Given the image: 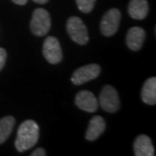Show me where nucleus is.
Wrapping results in <instances>:
<instances>
[{
  "label": "nucleus",
  "instance_id": "nucleus-1",
  "mask_svg": "<svg viewBox=\"0 0 156 156\" xmlns=\"http://www.w3.org/2000/svg\"><path fill=\"white\" fill-rule=\"evenodd\" d=\"M39 139V127L32 120H27L18 128L15 147L20 153L29 150L37 144Z\"/></svg>",
  "mask_w": 156,
  "mask_h": 156
},
{
  "label": "nucleus",
  "instance_id": "nucleus-2",
  "mask_svg": "<svg viewBox=\"0 0 156 156\" xmlns=\"http://www.w3.org/2000/svg\"><path fill=\"white\" fill-rule=\"evenodd\" d=\"M50 29V17L49 12L43 9L37 8L34 11L30 21L31 32L37 37L47 35Z\"/></svg>",
  "mask_w": 156,
  "mask_h": 156
},
{
  "label": "nucleus",
  "instance_id": "nucleus-3",
  "mask_svg": "<svg viewBox=\"0 0 156 156\" xmlns=\"http://www.w3.org/2000/svg\"><path fill=\"white\" fill-rule=\"evenodd\" d=\"M67 31L70 38L78 44L85 45L89 42L88 29L80 17H71L69 18Z\"/></svg>",
  "mask_w": 156,
  "mask_h": 156
},
{
  "label": "nucleus",
  "instance_id": "nucleus-4",
  "mask_svg": "<svg viewBox=\"0 0 156 156\" xmlns=\"http://www.w3.org/2000/svg\"><path fill=\"white\" fill-rule=\"evenodd\" d=\"M121 19L122 13L116 8H113L107 11L101 21L100 29L102 35L105 37L114 36L118 30Z\"/></svg>",
  "mask_w": 156,
  "mask_h": 156
},
{
  "label": "nucleus",
  "instance_id": "nucleus-5",
  "mask_svg": "<svg viewBox=\"0 0 156 156\" xmlns=\"http://www.w3.org/2000/svg\"><path fill=\"white\" fill-rule=\"evenodd\" d=\"M99 102L101 108L108 113H115L120 108L118 93L115 89L110 85H106L101 89L99 96Z\"/></svg>",
  "mask_w": 156,
  "mask_h": 156
},
{
  "label": "nucleus",
  "instance_id": "nucleus-6",
  "mask_svg": "<svg viewBox=\"0 0 156 156\" xmlns=\"http://www.w3.org/2000/svg\"><path fill=\"white\" fill-rule=\"evenodd\" d=\"M43 54L45 59L51 64H57L62 59L60 43L55 37H48L43 46Z\"/></svg>",
  "mask_w": 156,
  "mask_h": 156
},
{
  "label": "nucleus",
  "instance_id": "nucleus-7",
  "mask_svg": "<svg viewBox=\"0 0 156 156\" xmlns=\"http://www.w3.org/2000/svg\"><path fill=\"white\" fill-rule=\"evenodd\" d=\"M101 73V67L98 64L91 63L77 69L73 73L71 82L75 85H82L98 77Z\"/></svg>",
  "mask_w": 156,
  "mask_h": 156
},
{
  "label": "nucleus",
  "instance_id": "nucleus-8",
  "mask_svg": "<svg viewBox=\"0 0 156 156\" xmlns=\"http://www.w3.org/2000/svg\"><path fill=\"white\" fill-rule=\"evenodd\" d=\"M76 104L82 110L89 113L95 112L98 108V101L93 93L88 90L80 91L76 96Z\"/></svg>",
  "mask_w": 156,
  "mask_h": 156
},
{
  "label": "nucleus",
  "instance_id": "nucleus-9",
  "mask_svg": "<svg viewBox=\"0 0 156 156\" xmlns=\"http://www.w3.org/2000/svg\"><path fill=\"white\" fill-rule=\"evenodd\" d=\"M145 38V30L140 27L136 26L128 30L126 37V43L130 50L133 51H137L141 49Z\"/></svg>",
  "mask_w": 156,
  "mask_h": 156
},
{
  "label": "nucleus",
  "instance_id": "nucleus-10",
  "mask_svg": "<svg viewBox=\"0 0 156 156\" xmlns=\"http://www.w3.org/2000/svg\"><path fill=\"white\" fill-rule=\"evenodd\" d=\"M134 152L135 156L154 155V148L150 138L145 134L137 136L134 142Z\"/></svg>",
  "mask_w": 156,
  "mask_h": 156
},
{
  "label": "nucleus",
  "instance_id": "nucleus-11",
  "mask_svg": "<svg viewBox=\"0 0 156 156\" xmlns=\"http://www.w3.org/2000/svg\"><path fill=\"white\" fill-rule=\"evenodd\" d=\"M106 128V123L104 119L101 116L95 115L89 122V127L86 132V139L93 141L102 134Z\"/></svg>",
  "mask_w": 156,
  "mask_h": 156
},
{
  "label": "nucleus",
  "instance_id": "nucleus-12",
  "mask_svg": "<svg viewBox=\"0 0 156 156\" xmlns=\"http://www.w3.org/2000/svg\"><path fill=\"white\" fill-rule=\"evenodd\" d=\"M148 13V3L147 0H130L128 4L129 16L137 20L144 19Z\"/></svg>",
  "mask_w": 156,
  "mask_h": 156
},
{
  "label": "nucleus",
  "instance_id": "nucleus-13",
  "mask_svg": "<svg viewBox=\"0 0 156 156\" xmlns=\"http://www.w3.org/2000/svg\"><path fill=\"white\" fill-rule=\"evenodd\" d=\"M141 99L148 105L156 103V78H148L143 85L141 90Z\"/></svg>",
  "mask_w": 156,
  "mask_h": 156
},
{
  "label": "nucleus",
  "instance_id": "nucleus-14",
  "mask_svg": "<svg viewBox=\"0 0 156 156\" xmlns=\"http://www.w3.org/2000/svg\"><path fill=\"white\" fill-rule=\"evenodd\" d=\"M16 121L14 117L5 116L0 120V144L9 138L14 128Z\"/></svg>",
  "mask_w": 156,
  "mask_h": 156
},
{
  "label": "nucleus",
  "instance_id": "nucleus-15",
  "mask_svg": "<svg viewBox=\"0 0 156 156\" xmlns=\"http://www.w3.org/2000/svg\"><path fill=\"white\" fill-rule=\"evenodd\" d=\"M78 9L83 13H89L94 9L96 0H76Z\"/></svg>",
  "mask_w": 156,
  "mask_h": 156
},
{
  "label": "nucleus",
  "instance_id": "nucleus-16",
  "mask_svg": "<svg viewBox=\"0 0 156 156\" xmlns=\"http://www.w3.org/2000/svg\"><path fill=\"white\" fill-rule=\"evenodd\" d=\"M7 58V53L5 49L0 48V71L3 69V68L5 66Z\"/></svg>",
  "mask_w": 156,
  "mask_h": 156
},
{
  "label": "nucleus",
  "instance_id": "nucleus-17",
  "mask_svg": "<svg viewBox=\"0 0 156 156\" xmlns=\"http://www.w3.org/2000/svg\"><path fill=\"white\" fill-rule=\"evenodd\" d=\"M47 154H46V151L44 149V148H42V147H38V148H37L36 150L34 151L33 153L30 154L31 156H45Z\"/></svg>",
  "mask_w": 156,
  "mask_h": 156
},
{
  "label": "nucleus",
  "instance_id": "nucleus-18",
  "mask_svg": "<svg viewBox=\"0 0 156 156\" xmlns=\"http://www.w3.org/2000/svg\"><path fill=\"white\" fill-rule=\"evenodd\" d=\"M14 4L16 5H24L28 0H11Z\"/></svg>",
  "mask_w": 156,
  "mask_h": 156
},
{
  "label": "nucleus",
  "instance_id": "nucleus-19",
  "mask_svg": "<svg viewBox=\"0 0 156 156\" xmlns=\"http://www.w3.org/2000/svg\"><path fill=\"white\" fill-rule=\"evenodd\" d=\"M35 3L37 4H40V5H44V4H46L49 0H33Z\"/></svg>",
  "mask_w": 156,
  "mask_h": 156
}]
</instances>
